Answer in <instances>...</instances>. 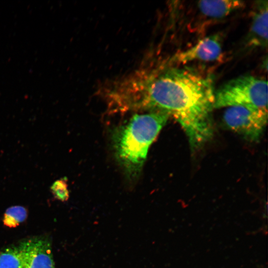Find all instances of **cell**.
Here are the masks:
<instances>
[{
	"label": "cell",
	"instance_id": "obj_7",
	"mask_svg": "<svg viewBox=\"0 0 268 268\" xmlns=\"http://www.w3.org/2000/svg\"><path fill=\"white\" fill-rule=\"evenodd\" d=\"M268 1L255 3L252 13L251 27L247 39L248 46L265 48L268 44Z\"/></svg>",
	"mask_w": 268,
	"mask_h": 268
},
{
	"label": "cell",
	"instance_id": "obj_8",
	"mask_svg": "<svg viewBox=\"0 0 268 268\" xmlns=\"http://www.w3.org/2000/svg\"><path fill=\"white\" fill-rule=\"evenodd\" d=\"M244 5L243 1L233 0H201L198 3L200 11L203 15L215 19L224 18Z\"/></svg>",
	"mask_w": 268,
	"mask_h": 268
},
{
	"label": "cell",
	"instance_id": "obj_2",
	"mask_svg": "<svg viewBox=\"0 0 268 268\" xmlns=\"http://www.w3.org/2000/svg\"><path fill=\"white\" fill-rule=\"evenodd\" d=\"M169 116L159 111L136 114L113 134V147L118 162L130 179L139 174L148 148Z\"/></svg>",
	"mask_w": 268,
	"mask_h": 268
},
{
	"label": "cell",
	"instance_id": "obj_11",
	"mask_svg": "<svg viewBox=\"0 0 268 268\" xmlns=\"http://www.w3.org/2000/svg\"><path fill=\"white\" fill-rule=\"evenodd\" d=\"M50 190L54 197L59 201H65L69 198V191L65 179L55 181L51 185Z\"/></svg>",
	"mask_w": 268,
	"mask_h": 268
},
{
	"label": "cell",
	"instance_id": "obj_3",
	"mask_svg": "<svg viewBox=\"0 0 268 268\" xmlns=\"http://www.w3.org/2000/svg\"><path fill=\"white\" fill-rule=\"evenodd\" d=\"M244 106L267 110L268 82L253 75L232 79L214 92V108Z\"/></svg>",
	"mask_w": 268,
	"mask_h": 268
},
{
	"label": "cell",
	"instance_id": "obj_5",
	"mask_svg": "<svg viewBox=\"0 0 268 268\" xmlns=\"http://www.w3.org/2000/svg\"><path fill=\"white\" fill-rule=\"evenodd\" d=\"M222 53V38L215 34L201 39L196 44L175 55L168 62L186 64L194 61H214L220 59Z\"/></svg>",
	"mask_w": 268,
	"mask_h": 268
},
{
	"label": "cell",
	"instance_id": "obj_1",
	"mask_svg": "<svg viewBox=\"0 0 268 268\" xmlns=\"http://www.w3.org/2000/svg\"><path fill=\"white\" fill-rule=\"evenodd\" d=\"M214 92L210 76L168 63L154 67L144 65L103 87L106 99L115 108L147 109L172 116L193 152L212 136Z\"/></svg>",
	"mask_w": 268,
	"mask_h": 268
},
{
	"label": "cell",
	"instance_id": "obj_6",
	"mask_svg": "<svg viewBox=\"0 0 268 268\" xmlns=\"http://www.w3.org/2000/svg\"><path fill=\"white\" fill-rule=\"evenodd\" d=\"M22 268H55L50 243L46 238H32L19 245Z\"/></svg>",
	"mask_w": 268,
	"mask_h": 268
},
{
	"label": "cell",
	"instance_id": "obj_9",
	"mask_svg": "<svg viewBox=\"0 0 268 268\" xmlns=\"http://www.w3.org/2000/svg\"><path fill=\"white\" fill-rule=\"evenodd\" d=\"M23 261L19 245L0 252V268H22Z\"/></svg>",
	"mask_w": 268,
	"mask_h": 268
},
{
	"label": "cell",
	"instance_id": "obj_10",
	"mask_svg": "<svg viewBox=\"0 0 268 268\" xmlns=\"http://www.w3.org/2000/svg\"><path fill=\"white\" fill-rule=\"evenodd\" d=\"M27 209L22 206L16 205L8 208L5 211L2 221L4 225L10 228L15 227L27 218Z\"/></svg>",
	"mask_w": 268,
	"mask_h": 268
},
{
	"label": "cell",
	"instance_id": "obj_4",
	"mask_svg": "<svg viewBox=\"0 0 268 268\" xmlns=\"http://www.w3.org/2000/svg\"><path fill=\"white\" fill-rule=\"evenodd\" d=\"M268 110L244 106L229 107L223 115L226 126L251 141L260 138L267 123Z\"/></svg>",
	"mask_w": 268,
	"mask_h": 268
}]
</instances>
